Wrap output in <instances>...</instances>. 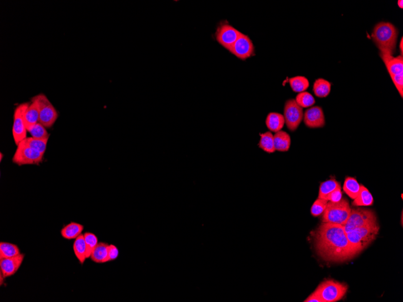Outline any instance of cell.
Here are the masks:
<instances>
[{
	"mask_svg": "<svg viewBox=\"0 0 403 302\" xmlns=\"http://www.w3.org/2000/svg\"><path fill=\"white\" fill-rule=\"evenodd\" d=\"M315 249L328 262L344 263L357 255L350 244L344 226L323 223L314 232Z\"/></svg>",
	"mask_w": 403,
	"mask_h": 302,
	"instance_id": "obj_1",
	"label": "cell"
},
{
	"mask_svg": "<svg viewBox=\"0 0 403 302\" xmlns=\"http://www.w3.org/2000/svg\"><path fill=\"white\" fill-rule=\"evenodd\" d=\"M399 32L394 25L388 22L378 23L373 30L372 37L380 51L394 54L396 49Z\"/></svg>",
	"mask_w": 403,
	"mask_h": 302,
	"instance_id": "obj_2",
	"label": "cell"
},
{
	"mask_svg": "<svg viewBox=\"0 0 403 302\" xmlns=\"http://www.w3.org/2000/svg\"><path fill=\"white\" fill-rule=\"evenodd\" d=\"M380 227L377 222L354 229L347 234L348 239L357 254L376 239Z\"/></svg>",
	"mask_w": 403,
	"mask_h": 302,
	"instance_id": "obj_3",
	"label": "cell"
},
{
	"mask_svg": "<svg viewBox=\"0 0 403 302\" xmlns=\"http://www.w3.org/2000/svg\"><path fill=\"white\" fill-rule=\"evenodd\" d=\"M351 208L346 199L338 202H328L323 213V223H330L344 226L349 218Z\"/></svg>",
	"mask_w": 403,
	"mask_h": 302,
	"instance_id": "obj_4",
	"label": "cell"
},
{
	"mask_svg": "<svg viewBox=\"0 0 403 302\" xmlns=\"http://www.w3.org/2000/svg\"><path fill=\"white\" fill-rule=\"evenodd\" d=\"M347 289V285L330 279L320 284L315 292L324 302H335L344 298Z\"/></svg>",
	"mask_w": 403,
	"mask_h": 302,
	"instance_id": "obj_5",
	"label": "cell"
},
{
	"mask_svg": "<svg viewBox=\"0 0 403 302\" xmlns=\"http://www.w3.org/2000/svg\"><path fill=\"white\" fill-rule=\"evenodd\" d=\"M377 222L376 215L369 209H351L349 218L345 224L344 229L346 233L355 229L362 228L369 224Z\"/></svg>",
	"mask_w": 403,
	"mask_h": 302,
	"instance_id": "obj_6",
	"label": "cell"
},
{
	"mask_svg": "<svg viewBox=\"0 0 403 302\" xmlns=\"http://www.w3.org/2000/svg\"><path fill=\"white\" fill-rule=\"evenodd\" d=\"M39 106V123L46 128H51L53 126L58 118V113L49 99L44 94L37 95L33 98Z\"/></svg>",
	"mask_w": 403,
	"mask_h": 302,
	"instance_id": "obj_7",
	"label": "cell"
},
{
	"mask_svg": "<svg viewBox=\"0 0 403 302\" xmlns=\"http://www.w3.org/2000/svg\"><path fill=\"white\" fill-rule=\"evenodd\" d=\"M43 157L44 154L20 142L17 146L12 161L19 166L38 165L43 160Z\"/></svg>",
	"mask_w": 403,
	"mask_h": 302,
	"instance_id": "obj_8",
	"label": "cell"
},
{
	"mask_svg": "<svg viewBox=\"0 0 403 302\" xmlns=\"http://www.w3.org/2000/svg\"><path fill=\"white\" fill-rule=\"evenodd\" d=\"M285 123L288 129L294 132L298 128L304 117L303 109L297 104L295 99L288 100L284 108Z\"/></svg>",
	"mask_w": 403,
	"mask_h": 302,
	"instance_id": "obj_9",
	"label": "cell"
},
{
	"mask_svg": "<svg viewBox=\"0 0 403 302\" xmlns=\"http://www.w3.org/2000/svg\"><path fill=\"white\" fill-rule=\"evenodd\" d=\"M29 104V103L20 104L15 110L12 134L17 146L27 138V131L25 124L24 113Z\"/></svg>",
	"mask_w": 403,
	"mask_h": 302,
	"instance_id": "obj_10",
	"label": "cell"
},
{
	"mask_svg": "<svg viewBox=\"0 0 403 302\" xmlns=\"http://www.w3.org/2000/svg\"><path fill=\"white\" fill-rule=\"evenodd\" d=\"M241 32L230 26L226 22H222L217 27L215 37L219 43L229 51L235 41L241 35Z\"/></svg>",
	"mask_w": 403,
	"mask_h": 302,
	"instance_id": "obj_11",
	"label": "cell"
},
{
	"mask_svg": "<svg viewBox=\"0 0 403 302\" xmlns=\"http://www.w3.org/2000/svg\"><path fill=\"white\" fill-rule=\"evenodd\" d=\"M229 51L238 58L245 61L254 56L255 48L248 36L242 34Z\"/></svg>",
	"mask_w": 403,
	"mask_h": 302,
	"instance_id": "obj_12",
	"label": "cell"
},
{
	"mask_svg": "<svg viewBox=\"0 0 403 302\" xmlns=\"http://www.w3.org/2000/svg\"><path fill=\"white\" fill-rule=\"evenodd\" d=\"M304 123L310 129L322 128L325 124L324 111L320 106H312L304 114Z\"/></svg>",
	"mask_w": 403,
	"mask_h": 302,
	"instance_id": "obj_13",
	"label": "cell"
},
{
	"mask_svg": "<svg viewBox=\"0 0 403 302\" xmlns=\"http://www.w3.org/2000/svg\"><path fill=\"white\" fill-rule=\"evenodd\" d=\"M24 259V254H19L12 258L0 259V273L5 278L14 275L22 265Z\"/></svg>",
	"mask_w": 403,
	"mask_h": 302,
	"instance_id": "obj_14",
	"label": "cell"
},
{
	"mask_svg": "<svg viewBox=\"0 0 403 302\" xmlns=\"http://www.w3.org/2000/svg\"><path fill=\"white\" fill-rule=\"evenodd\" d=\"M266 124L270 132L277 133L283 128L285 124L284 117L277 112H270L267 115Z\"/></svg>",
	"mask_w": 403,
	"mask_h": 302,
	"instance_id": "obj_15",
	"label": "cell"
},
{
	"mask_svg": "<svg viewBox=\"0 0 403 302\" xmlns=\"http://www.w3.org/2000/svg\"><path fill=\"white\" fill-rule=\"evenodd\" d=\"M275 151L286 152L289 151L291 145V138L286 132L280 131L274 135Z\"/></svg>",
	"mask_w": 403,
	"mask_h": 302,
	"instance_id": "obj_16",
	"label": "cell"
},
{
	"mask_svg": "<svg viewBox=\"0 0 403 302\" xmlns=\"http://www.w3.org/2000/svg\"><path fill=\"white\" fill-rule=\"evenodd\" d=\"M39 106L37 102L34 99H32V102L27 107L24 113V121L26 128L35 124L39 123Z\"/></svg>",
	"mask_w": 403,
	"mask_h": 302,
	"instance_id": "obj_17",
	"label": "cell"
},
{
	"mask_svg": "<svg viewBox=\"0 0 403 302\" xmlns=\"http://www.w3.org/2000/svg\"><path fill=\"white\" fill-rule=\"evenodd\" d=\"M84 227L82 224L71 222L62 229L61 234L64 238L67 239H76L82 235Z\"/></svg>",
	"mask_w": 403,
	"mask_h": 302,
	"instance_id": "obj_18",
	"label": "cell"
},
{
	"mask_svg": "<svg viewBox=\"0 0 403 302\" xmlns=\"http://www.w3.org/2000/svg\"><path fill=\"white\" fill-rule=\"evenodd\" d=\"M109 246V244L105 243H99L96 248L92 251L90 258L96 263H107Z\"/></svg>",
	"mask_w": 403,
	"mask_h": 302,
	"instance_id": "obj_19",
	"label": "cell"
},
{
	"mask_svg": "<svg viewBox=\"0 0 403 302\" xmlns=\"http://www.w3.org/2000/svg\"><path fill=\"white\" fill-rule=\"evenodd\" d=\"M374 203V199L368 189L362 185H360V190L357 197L352 202V205L355 206H369Z\"/></svg>",
	"mask_w": 403,
	"mask_h": 302,
	"instance_id": "obj_20",
	"label": "cell"
},
{
	"mask_svg": "<svg viewBox=\"0 0 403 302\" xmlns=\"http://www.w3.org/2000/svg\"><path fill=\"white\" fill-rule=\"evenodd\" d=\"M73 251L75 256L81 264H84L87 257V247L85 243L84 235H81L78 238L75 239L73 244Z\"/></svg>",
	"mask_w": 403,
	"mask_h": 302,
	"instance_id": "obj_21",
	"label": "cell"
},
{
	"mask_svg": "<svg viewBox=\"0 0 403 302\" xmlns=\"http://www.w3.org/2000/svg\"><path fill=\"white\" fill-rule=\"evenodd\" d=\"M331 88L332 84L330 82L324 79H318L315 82L313 91L318 98H325L330 94Z\"/></svg>",
	"mask_w": 403,
	"mask_h": 302,
	"instance_id": "obj_22",
	"label": "cell"
},
{
	"mask_svg": "<svg viewBox=\"0 0 403 302\" xmlns=\"http://www.w3.org/2000/svg\"><path fill=\"white\" fill-rule=\"evenodd\" d=\"M343 189L350 198L354 200L359 193L360 185L355 178L347 177L345 179Z\"/></svg>",
	"mask_w": 403,
	"mask_h": 302,
	"instance_id": "obj_23",
	"label": "cell"
},
{
	"mask_svg": "<svg viewBox=\"0 0 403 302\" xmlns=\"http://www.w3.org/2000/svg\"><path fill=\"white\" fill-rule=\"evenodd\" d=\"M259 147L267 153H273L275 151L274 147V135L271 132H267L261 134Z\"/></svg>",
	"mask_w": 403,
	"mask_h": 302,
	"instance_id": "obj_24",
	"label": "cell"
},
{
	"mask_svg": "<svg viewBox=\"0 0 403 302\" xmlns=\"http://www.w3.org/2000/svg\"><path fill=\"white\" fill-rule=\"evenodd\" d=\"M21 254L20 250L15 244L1 242L0 243V259L12 258Z\"/></svg>",
	"mask_w": 403,
	"mask_h": 302,
	"instance_id": "obj_25",
	"label": "cell"
},
{
	"mask_svg": "<svg viewBox=\"0 0 403 302\" xmlns=\"http://www.w3.org/2000/svg\"><path fill=\"white\" fill-rule=\"evenodd\" d=\"M289 82L293 91L300 93L309 88V80L304 76H296L289 79Z\"/></svg>",
	"mask_w": 403,
	"mask_h": 302,
	"instance_id": "obj_26",
	"label": "cell"
},
{
	"mask_svg": "<svg viewBox=\"0 0 403 302\" xmlns=\"http://www.w3.org/2000/svg\"><path fill=\"white\" fill-rule=\"evenodd\" d=\"M48 141L49 139H39L34 138L33 137H27L21 142L26 145V146L35 150V151L40 152L42 154H44L46 151Z\"/></svg>",
	"mask_w": 403,
	"mask_h": 302,
	"instance_id": "obj_27",
	"label": "cell"
},
{
	"mask_svg": "<svg viewBox=\"0 0 403 302\" xmlns=\"http://www.w3.org/2000/svg\"><path fill=\"white\" fill-rule=\"evenodd\" d=\"M341 187L336 179H331L322 182L319 187L318 198L325 199L330 193Z\"/></svg>",
	"mask_w": 403,
	"mask_h": 302,
	"instance_id": "obj_28",
	"label": "cell"
},
{
	"mask_svg": "<svg viewBox=\"0 0 403 302\" xmlns=\"http://www.w3.org/2000/svg\"><path fill=\"white\" fill-rule=\"evenodd\" d=\"M43 125L37 123L32 126L27 127V132L31 134L32 137L39 139H49L50 134Z\"/></svg>",
	"mask_w": 403,
	"mask_h": 302,
	"instance_id": "obj_29",
	"label": "cell"
},
{
	"mask_svg": "<svg viewBox=\"0 0 403 302\" xmlns=\"http://www.w3.org/2000/svg\"><path fill=\"white\" fill-rule=\"evenodd\" d=\"M298 104L302 108H309L315 104V100L309 92L304 91L300 92L295 99Z\"/></svg>",
	"mask_w": 403,
	"mask_h": 302,
	"instance_id": "obj_30",
	"label": "cell"
},
{
	"mask_svg": "<svg viewBox=\"0 0 403 302\" xmlns=\"http://www.w3.org/2000/svg\"><path fill=\"white\" fill-rule=\"evenodd\" d=\"M84 236L87 247V257L88 258H89L91 257L92 251L99 244L98 238H97L96 235L91 233V232H86Z\"/></svg>",
	"mask_w": 403,
	"mask_h": 302,
	"instance_id": "obj_31",
	"label": "cell"
},
{
	"mask_svg": "<svg viewBox=\"0 0 403 302\" xmlns=\"http://www.w3.org/2000/svg\"><path fill=\"white\" fill-rule=\"evenodd\" d=\"M329 201L318 198L314 202L311 208V214L314 217H318L324 213Z\"/></svg>",
	"mask_w": 403,
	"mask_h": 302,
	"instance_id": "obj_32",
	"label": "cell"
},
{
	"mask_svg": "<svg viewBox=\"0 0 403 302\" xmlns=\"http://www.w3.org/2000/svg\"><path fill=\"white\" fill-rule=\"evenodd\" d=\"M342 199V193L341 191V187L338 188L332 193H330L329 195L326 197L325 200L327 201L332 202H338Z\"/></svg>",
	"mask_w": 403,
	"mask_h": 302,
	"instance_id": "obj_33",
	"label": "cell"
},
{
	"mask_svg": "<svg viewBox=\"0 0 403 302\" xmlns=\"http://www.w3.org/2000/svg\"><path fill=\"white\" fill-rule=\"evenodd\" d=\"M119 255V249L116 246L111 245L109 246L108 248V255H107V262L116 260Z\"/></svg>",
	"mask_w": 403,
	"mask_h": 302,
	"instance_id": "obj_34",
	"label": "cell"
},
{
	"mask_svg": "<svg viewBox=\"0 0 403 302\" xmlns=\"http://www.w3.org/2000/svg\"><path fill=\"white\" fill-rule=\"evenodd\" d=\"M304 302H324L322 299L316 293L314 292V293H312L311 295H310L309 298H308L306 300H305Z\"/></svg>",
	"mask_w": 403,
	"mask_h": 302,
	"instance_id": "obj_35",
	"label": "cell"
},
{
	"mask_svg": "<svg viewBox=\"0 0 403 302\" xmlns=\"http://www.w3.org/2000/svg\"><path fill=\"white\" fill-rule=\"evenodd\" d=\"M4 279L5 278L3 275H2L1 273H0V285H1V286H2L3 283H4Z\"/></svg>",
	"mask_w": 403,
	"mask_h": 302,
	"instance_id": "obj_36",
	"label": "cell"
},
{
	"mask_svg": "<svg viewBox=\"0 0 403 302\" xmlns=\"http://www.w3.org/2000/svg\"><path fill=\"white\" fill-rule=\"evenodd\" d=\"M400 51H401L402 56L403 51V37L401 39V41H400Z\"/></svg>",
	"mask_w": 403,
	"mask_h": 302,
	"instance_id": "obj_37",
	"label": "cell"
},
{
	"mask_svg": "<svg viewBox=\"0 0 403 302\" xmlns=\"http://www.w3.org/2000/svg\"><path fill=\"white\" fill-rule=\"evenodd\" d=\"M398 5H399V7H400V8H403V1H402V0H400V1L399 0V1H398Z\"/></svg>",
	"mask_w": 403,
	"mask_h": 302,
	"instance_id": "obj_38",
	"label": "cell"
},
{
	"mask_svg": "<svg viewBox=\"0 0 403 302\" xmlns=\"http://www.w3.org/2000/svg\"><path fill=\"white\" fill-rule=\"evenodd\" d=\"M2 158H3V154H2L1 152V153H0V161H2Z\"/></svg>",
	"mask_w": 403,
	"mask_h": 302,
	"instance_id": "obj_39",
	"label": "cell"
}]
</instances>
